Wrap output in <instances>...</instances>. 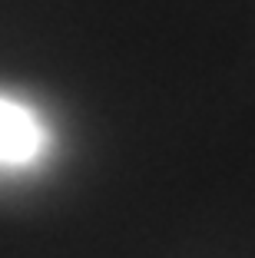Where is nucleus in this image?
<instances>
[{
	"label": "nucleus",
	"mask_w": 255,
	"mask_h": 258,
	"mask_svg": "<svg viewBox=\"0 0 255 258\" xmlns=\"http://www.w3.org/2000/svg\"><path fill=\"white\" fill-rule=\"evenodd\" d=\"M43 129L40 119L20 103L0 99V166H17L30 162L40 152Z\"/></svg>",
	"instance_id": "1"
}]
</instances>
